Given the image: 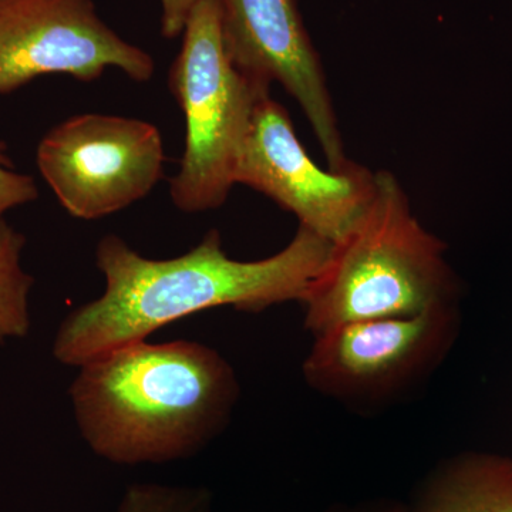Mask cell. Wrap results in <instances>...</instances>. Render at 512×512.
<instances>
[{"mask_svg":"<svg viewBox=\"0 0 512 512\" xmlns=\"http://www.w3.org/2000/svg\"><path fill=\"white\" fill-rule=\"evenodd\" d=\"M330 248L328 239L299 225L278 254L238 261L225 254L220 232L211 229L187 254L150 259L123 238L106 235L96 249L106 289L64 318L53 356L62 365L80 367L194 313L225 306L259 313L301 303Z\"/></svg>","mask_w":512,"mask_h":512,"instance_id":"1","label":"cell"},{"mask_svg":"<svg viewBox=\"0 0 512 512\" xmlns=\"http://www.w3.org/2000/svg\"><path fill=\"white\" fill-rule=\"evenodd\" d=\"M70 386L87 446L119 464L197 456L227 429L241 396L234 367L194 340L133 343L79 367Z\"/></svg>","mask_w":512,"mask_h":512,"instance_id":"2","label":"cell"},{"mask_svg":"<svg viewBox=\"0 0 512 512\" xmlns=\"http://www.w3.org/2000/svg\"><path fill=\"white\" fill-rule=\"evenodd\" d=\"M446 252V244L417 220L399 180L376 171L372 201L333 242L302 299L305 329L316 336L346 323L458 305Z\"/></svg>","mask_w":512,"mask_h":512,"instance_id":"3","label":"cell"},{"mask_svg":"<svg viewBox=\"0 0 512 512\" xmlns=\"http://www.w3.org/2000/svg\"><path fill=\"white\" fill-rule=\"evenodd\" d=\"M168 86L185 116V150L170 185L180 211L215 210L228 200L256 107L271 84L229 55L218 0H198L183 32Z\"/></svg>","mask_w":512,"mask_h":512,"instance_id":"4","label":"cell"},{"mask_svg":"<svg viewBox=\"0 0 512 512\" xmlns=\"http://www.w3.org/2000/svg\"><path fill=\"white\" fill-rule=\"evenodd\" d=\"M458 332V305L336 326L313 336L303 379L316 393L350 409L387 407L436 373Z\"/></svg>","mask_w":512,"mask_h":512,"instance_id":"5","label":"cell"},{"mask_svg":"<svg viewBox=\"0 0 512 512\" xmlns=\"http://www.w3.org/2000/svg\"><path fill=\"white\" fill-rule=\"evenodd\" d=\"M160 130L111 114L73 116L37 147L40 174L74 218L99 220L146 198L164 174Z\"/></svg>","mask_w":512,"mask_h":512,"instance_id":"6","label":"cell"},{"mask_svg":"<svg viewBox=\"0 0 512 512\" xmlns=\"http://www.w3.org/2000/svg\"><path fill=\"white\" fill-rule=\"evenodd\" d=\"M111 67L143 83L156 64L103 22L93 0H0V94L45 74L93 82Z\"/></svg>","mask_w":512,"mask_h":512,"instance_id":"7","label":"cell"},{"mask_svg":"<svg viewBox=\"0 0 512 512\" xmlns=\"http://www.w3.org/2000/svg\"><path fill=\"white\" fill-rule=\"evenodd\" d=\"M235 183L271 198L333 244L372 201L376 171L353 161L339 170L320 168L302 146L288 110L269 93L256 107Z\"/></svg>","mask_w":512,"mask_h":512,"instance_id":"8","label":"cell"},{"mask_svg":"<svg viewBox=\"0 0 512 512\" xmlns=\"http://www.w3.org/2000/svg\"><path fill=\"white\" fill-rule=\"evenodd\" d=\"M229 55L249 76L284 87L301 106L330 170L349 163L319 53L298 0H218Z\"/></svg>","mask_w":512,"mask_h":512,"instance_id":"9","label":"cell"},{"mask_svg":"<svg viewBox=\"0 0 512 512\" xmlns=\"http://www.w3.org/2000/svg\"><path fill=\"white\" fill-rule=\"evenodd\" d=\"M406 504L409 512H512V458L480 451L443 458Z\"/></svg>","mask_w":512,"mask_h":512,"instance_id":"10","label":"cell"},{"mask_svg":"<svg viewBox=\"0 0 512 512\" xmlns=\"http://www.w3.org/2000/svg\"><path fill=\"white\" fill-rule=\"evenodd\" d=\"M25 235L0 217V343L30 330L29 295L35 279L22 268Z\"/></svg>","mask_w":512,"mask_h":512,"instance_id":"11","label":"cell"},{"mask_svg":"<svg viewBox=\"0 0 512 512\" xmlns=\"http://www.w3.org/2000/svg\"><path fill=\"white\" fill-rule=\"evenodd\" d=\"M212 493L204 487L134 484L117 512H212Z\"/></svg>","mask_w":512,"mask_h":512,"instance_id":"12","label":"cell"},{"mask_svg":"<svg viewBox=\"0 0 512 512\" xmlns=\"http://www.w3.org/2000/svg\"><path fill=\"white\" fill-rule=\"evenodd\" d=\"M6 150L8 146L0 141V217L6 211L29 204L39 197L35 180L15 170Z\"/></svg>","mask_w":512,"mask_h":512,"instance_id":"13","label":"cell"},{"mask_svg":"<svg viewBox=\"0 0 512 512\" xmlns=\"http://www.w3.org/2000/svg\"><path fill=\"white\" fill-rule=\"evenodd\" d=\"M198 0H160L161 33L167 39L183 35L187 20Z\"/></svg>","mask_w":512,"mask_h":512,"instance_id":"14","label":"cell"},{"mask_svg":"<svg viewBox=\"0 0 512 512\" xmlns=\"http://www.w3.org/2000/svg\"><path fill=\"white\" fill-rule=\"evenodd\" d=\"M323 512H409L404 501L394 498H375L350 504H333Z\"/></svg>","mask_w":512,"mask_h":512,"instance_id":"15","label":"cell"}]
</instances>
